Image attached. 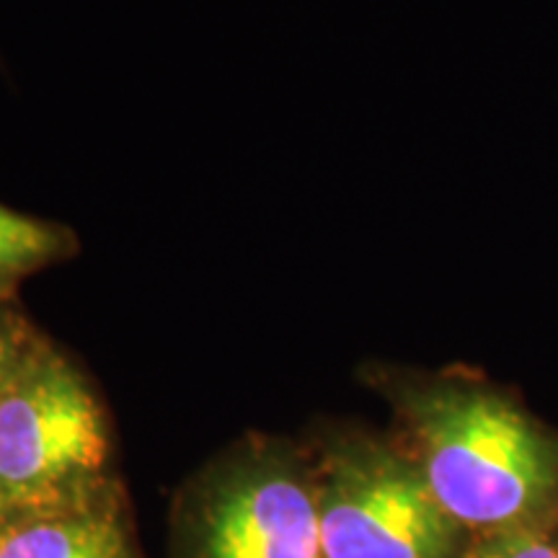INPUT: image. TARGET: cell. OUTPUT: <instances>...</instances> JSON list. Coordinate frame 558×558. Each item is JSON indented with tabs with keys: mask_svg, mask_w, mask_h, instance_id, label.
<instances>
[{
	"mask_svg": "<svg viewBox=\"0 0 558 558\" xmlns=\"http://www.w3.org/2000/svg\"><path fill=\"white\" fill-rule=\"evenodd\" d=\"M324 558H450L458 522L414 460L373 442L333 452L318 499Z\"/></svg>",
	"mask_w": 558,
	"mask_h": 558,
	"instance_id": "3957f363",
	"label": "cell"
},
{
	"mask_svg": "<svg viewBox=\"0 0 558 558\" xmlns=\"http://www.w3.org/2000/svg\"><path fill=\"white\" fill-rule=\"evenodd\" d=\"M414 465L458 525L527 527L558 499V435L473 375L396 388Z\"/></svg>",
	"mask_w": 558,
	"mask_h": 558,
	"instance_id": "6da1fadb",
	"label": "cell"
},
{
	"mask_svg": "<svg viewBox=\"0 0 558 558\" xmlns=\"http://www.w3.org/2000/svg\"><path fill=\"white\" fill-rule=\"evenodd\" d=\"M0 558H128V550L104 520H37L0 535Z\"/></svg>",
	"mask_w": 558,
	"mask_h": 558,
	"instance_id": "8992f818",
	"label": "cell"
},
{
	"mask_svg": "<svg viewBox=\"0 0 558 558\" xmlns=\"http://www.w3.org/2000/svg\"><path fill=\"white\" fill-rule=\"evenodd\" d=\"M109 452L107 424L86 378L34 339L0 393V497L45 509L81 492Z\"/></svg>",
	"mask_w": 558,
	"mask_h": 558,
	"instance_id": "7a4b0ae2",
	"label": "cell"
},
{
	"mask_svg": "<svg viewBox=\"0 0 558 558\" xmlns=\"http://www.w3.org/2000/svg\"><path fill=\"white\" fill-rule=\"evenodd\" d=\"M5 509H9V507H5L3 497H0V535L5 533Z\"/></svg>",
	"mask_w": 558,
	"mask_h": 558,
	"instance_id": "9c48e42d",
	"label": "cell"
},
{
	"mask_svg": "<svg viewBox=\"0 0 558 558\" xmlns=\"http://www.w3.org/2000/svg\"><path fill=\"white\" fill-rule=\"evenodd\" d=\"M37 333L21 316L16 303H0V393L9 386L13 369L19 367L26 349L34 344Z\"/></svg>",
	"mask_w": 558,
	"mask_h": 558,
	"instance_id": "ba28073f",
	"label": "cell"
},
{
	"mask_svg": "<svg viewBox=\"0 0 558 558\" xmlns=\"http://www.w3.org/2000/svg\"><path fill=\"white\" fill-rule=\"evenodd\" d=\"M75 254L78 235L68 226L24 215L0 202V303H16L26 279Z\"/></svg>",
	"mask_w": 558,
	"mask_h": 558,
	"instance_id": "5b68a950",
	"label": "cell"
},
{
	"mask_svg": "<svg viewBox=\"0 0 558 558\" xmlns=\"http://www.w3.org/2000/svg\"><path fill=\"white\" fill-rule=\"evenodd\" d=\"M205 558H324L318 501L282 465L235 473L209 505Z\"/></svg>",
	"mask_w": 558,
	"mask_h": 558,
	"instance_id": "277c9868",
	"label": "cell"
},
{
	"mask_svg": "<svg viewBox=\"0 0 558 558\" xmlns=\"http://www.w3.org/2000/svg\"><path fill=\"white\" fill-rule=\"evenodd\" d=\"M469 558H558V548L530 527H507L481 541Z\"/></svg>",
	"mask_w": 558,
	"mask_h": 558,
	"instance_id": "52a82bcc",
	"label": "cell"
}]
</instances>
